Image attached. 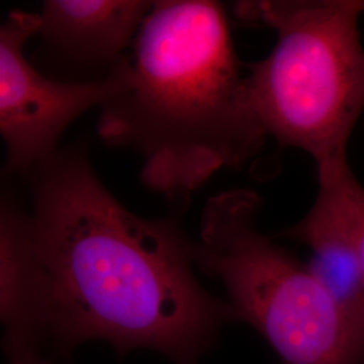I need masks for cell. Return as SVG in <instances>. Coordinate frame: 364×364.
I'll use <instances>...</instances> for the list:
<instances>
[{"mask_svg": "<svg viewBox=\"0 0 364 364\" xmlns=\"http://www.w3.org/2000/svg\"><path fill=\"white\" fill-rule=\"evenodd\" d=\"M279 237L328 240L346 248L364 281V188L347 162L318 169V195L308 215Z\"/></svg>", "mask_w": 364, "mask_h": 364, "instance_id": "cell-7", "label": "cell"}, {"mask_svg": "<svg viewBox=\"0 0 364 364\" xmlns=\"http://www.w3.org/2000/svg\"><path fill=\"white\" fill-rule=\"evenodd\" d=\"M39 26V14L15 10L0 28V132L10 173L23 174L52 156L68 126L92 107L100 108L123 84L117 64L99 81L45 77L25 55Z\"/></svg>", "mask_w": 364, "mask_h": 364, "instance_id": "cell-5", "label": "cell"}, {"mask_svg": "<svg viewBox=\"0 0 364 364\" xmlns=\"http://www.w3.org/2000/svg\"><path fill=\"white\" fill-rule=\"evenodd\" d=\"M259 209L246 189L212 196L192 243L196 267L220 281L239 320L284 364H364V326L309 264L260 232Z\"/></svg>", "mask_w": 364, "mask_h": 364, "instance_id": "cell-4", "label": "cell"}, {"mask_svg": "<svg viewBox=\"0 0 364 364\" xmlns=\"http://www.w3.org/2000/svg\"><path fill=\"white\" fill-rule=\"evenodd\" d=\"M7 364H58L49 355H45L42 351L25 352L7 356Z\"/></svg>", "mask_w": 364, "mask_h": 364, "instance_id": "cell-8", "label": "cell"}, {"mask_svg": "<svg viewBox=\"0 0 364 364\" xmlns=\"http://www.w3.org/2000/svg\"><path fill=\"white\" fill-rule=\"evenodd\" d=\"M117 66L123 84L99 108L97 134L141 156L149 189L185 197L264 144L220 3L154 1Z\"/></svg>", "mask_w": 364, "mask_h": 364, "instance_id": "cell-2", "label": "cell"}, {"mask_svg": "<svg viewBox=\"0 0 364 364\" xmlns=\"http://www.w3.org/2000/svg\"><path fill=\"white\" fill-rule=\"evenodd\" d=\"M237 10L277 33L264 60L245 64L251 105L266 136L304 150L317 169L347 162V144L364 109V1H245Z\"/></svg>", "mask_w": 364, "mask_h": 364, "instance_id": "cell-3", "label": "cell"}, {"mask_svg": "<svg viewBox=\"0 0 364 364\" xmlns=\"http://www.w3.org/2000/svg\"><path fill=\"white\" fill-rule=\"evenodd\" d=\"M154 1L46 0L39 13L45 42L81 64H111L130 52Z\"/></svg>", "mask_w": 364, "mask_h": 364, "instance_id": "cell-6", "label": "cell"}, {"mask_svg": "<svg viewBox=\"0 0 364 364\" xmlns=\"http://www.w3.org/2000/svg\"><path fill=\"white\" fill-rule=\"evenodd\" d=\"M27 207L0 210V318L6 352L69 353L103 340L124 356L151 350L198 364L240 321L197 281L193 240L178 223L124 208L81 147L23 173Z\"/></svg>", "mask_w": 364, "mask_h": 364, "instance_id": "cell-1", "label": "cell"}]
</instances>
